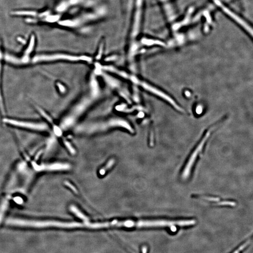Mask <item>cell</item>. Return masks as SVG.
<instances>
[{
    "instance_id": "cell-1",
    "label": "cell",
    "mask_w": 253,
    "mask_h": 253,
    "mask_svg": "<svg viewBox=\"0 0 253 253\" xmlns=\"http://www.w3.org/2000/svg\"><path fill=\"white\" fill-rule=\"evenodd\" d=\"M90 84L87 92L73 107L62 120L61 127L64 130L72 125L99 98L100 89H99L96 80L92 77Z\"/></svg>"
},
{
    "instance_id": "cell-2",
    "label": "cell",
    "mask_w": 253,
    "mask_h": 253,
    "mask_svg": "<svg viewBox=\"0 0 253 253\" xmlns=\"http://www.w3.org/2000/svg\"><path fill=\"white\" fill-rule=\"evenodd\" d=\"M123 79L130 81L133 84L137 85L141 87L143 90L146 91L149 93L152 94L153 95L157 97L162 100L167 102V103L170 105L172 107L177 111L180 112H184L183 108L180 106V105L170 95L166 92L163 90H161L159 88L153 85V84L148 82L140 79L135 75L130 74L126 72L123 75Z\"/></svg>"
},
{
    "instance_id": "cell-3",
    "label": "cell",
    "mask_w": 253,
    "mask_h": 253,
    "mask_svg": "<svg viewBox=\"0 0 253 253\" xmlns=\"http://www.w3.org/2000/svg\"><path fill=\"white\" fill-rule=\"evenodd\" d=\"M102 122L89 123L82 125L77 128V131L86 133H94L99 131H101L108 130L112 127H120L125 128L131 133L134 132V130L130 123L123 118L116 117L110 118Z\"/></svg>"
},
{
    "instance_id": "cell-4",
    "label": "cell",
    "mask_w": 253,
    "mask_h": 253,
    "mask_svg": "<svg viewBox=\"0 0 253 253\" xmlns=\"http://www.w3.org/2000/svg\"><path fill=\"white\" fill-rule=\"evenodd\" d=\"M6 224L11 226H22V227H56L66 228L67 222L52 221V220H27L19 218H9L6 221Z\"/></svg>"
},
{
    "instance_id": "cell-5",
    "label": "cell",
    "mask_w": 253,
    "mask_h": 253,
    "mask_svg": "<svg viewBox=\"0 0 253 253\" xmlns=\"http://www.w3.org/2000/svg\"><path fill=\"white\" fill-rule=\"evenodd\" d=\"M66 61L72 62H86L91 63L92 59L87 56H74L64 53H55L51 55H41L35 56L33 59V62L52 61Z\"/></svg>"
},
{
    "instance_id": "cell-6",
    "label": "cell",
    "mask_w": 253,
    "mask_h": 253,
    "mask_svg": "<svg viewBox=\"0 0 253 253\" xmlns=\"http://www.w3.org/2000/svg\"><path fill=\"white\" fill-rule=\"evenodd\" d=\"M215 128V127H212L210 128L209 130L206 132L202 138L200 140V142L198 143L197 146L194 149V151L191 153V155L190 156L189 159L187 160V162L186 164L184 169L183 170L182 174L183 178H187L190 176L193 166L195 163L197 157L199 154V153H201V151H202L204 145L206 143L207 141H208L210 134Z\"/></svg>"
},
{
    "instance_id": "cell-7",
    "label": "cell",
    "mask_w": 253,
    "mask_h": 253,
    "mask_svg": "<svg viewBox=\"0 0 253 253\" xmlns=\"http://www.w3.org/2000/svg\"><path fill=\"white\" fill-rule=\"evenodd\" d=\"M4 122L10 125L24 128H28L31 130H35L38 131H45L48 129V126L45 123H33L30 122H23L19 121L14 120L8 119H5Z\"/></svg>"
},
{
    "instance_id": "cell-8",
    "label": "cell",
    "mask_w": 253,
    "mask_h": 253,
    "mask_svg": "<svg viewBox=\"0 0 253 253\" xmlns=\"http://www.w3.org/2000/svg\"><path fill=\"white\" fill-rule=\"evenodd\" d=\"M213 1L214 2L215 4H216L217 6L220 7V9L226 14H227L228 16L231 17L232 19L234 20L236 22H237L240 25L242 26V27L244 29H245L246 30V31L252 35V29L250 27L249 25L247 24L246 22H245L241 18L239 17L238 16H237V15H236L235 13L233 12L231 10L229 9L227 7L225 6L224 4H222L221 2H220L219 0H213Z\"/></svg>"
},
{
    "instance_id": "cell-9",
    "label": "cell",
    "mask_w": 253,
    "mask_h": 253,
    "mask_svg": "<svg viewBox=\"0 0 253 253\" xmlns=\"http://www.w3.org/2000/svg\"><path fill=\"white\" fill-rule=\"evenodd\" d=\"M34 166L35 167V169L38 171L68 170L71 168V166L68 164L61 163L51 164L47 165H43L40 166L35 165Z\"/></svg>"
},
{
    "instance_id": "cell-10",
    "label": "cell",
    "mask_w": 253,
    "mask_h": 253,
    "mask_svg": "<svg viewBox=\"0 0 253 253\" xmlns=\"http://www.w3.org/2000/svg\"><path fill=\"white\" fill-rule=\"evenodd\" d=\"M195 197L201 199L202 200H205L207 202H210L212 203L219 206H234L236 205V203L231 201H220V199L219 197H214V196H209V195H196Z\"/></svg>"
},
{
    "instance_id": "cell-11",
    "label": "cell",
    "mask_w": 253,
    "mask_h": 253,
    "mask_svg": "<svg viewBox=\"0 0 253 253\" xmlns=\"http://www.w3.org/2000/svg\"><path fill=\"white\" fill-rule=\"evenodd\" d=\"M70 210L72 212L74 213L76 216H77L80 218H81V219L84 220V221H87L88 220V218L86 217L81 211H80V210L75 206L73 205H71L70 207Z\"/></svg>"
},
{
    "instance_id": "cell-12",
    "label": "cell",
    "mask_w": 253,
    "mask_h": 253,
    "mask_svg": "<svg viewBox=\"0 0 253 253\" xmlns=\"http://www.w3.org/2000/svg\"><path fill=\"white\" fill-rule=\"evenodd\" d=\"M115 163V160L113 159H110L108 161L107 165L105 167H104L103 168H101L99 171V174L101 175H104L105 174H106V172L110 168H111L114 165Z\"/></svg>"
},
{
    "instance_id": "cell-13",
    "label": "cell",
    "mask_w": 253,
    "mask_h": 253,
    "mask_svg": "<svg viewBox=\"0 0 253 253\" xmlns=\"http://www.w3.org/2000/svg\"><path fill=\"white\" fill-rule=\"evenodd\" d=\"M34 41H35L34 37L33 36H32V37H31V40H30V42L29 45L28 47L27 48L26 51H25V58H26V57H27L31 53L32 51L33 50V48L34 47Z\"/></svg>"
},
{
    "instance_id": "cell-14",
    "label": "cell",
    "mask_w": 253,
    "mask_h": 253,
    "mask_svg": "<svg viewBox=\"0 0 253 253\" xmlns=\"http://www.w3.org/2000/svg\"><path fill=\"white\" fill-rule=\"evenodd\" d=\"M8 202L7 200H5L4 203L1 204V205L0 207V222L1 221V219L3 218L4 214L7 207H8Z\"/></svg>"
},
{
    "instance_id": "cell-15",
    "label": "cell",
    "mask_w": 253,
    "mask_h": 253,
    "mask_svg": "<svg viewBox=\"0 0 253 253\" xmlns=\"http://www.w3.org/2000/svg\"><path fill=\"white\" fill-rule=\"evenodd\" d=\"M250 242V241L249 240L245 242L243 245H242L241 246L239 247L237 249L235 250V251L233 253H239V252H241V251H242V250L244 249H245V247H246L249 244Z\"/></svg>"
},
{
    "instance_id": "cell-16",
    "label": "cell",
    "mask_w": 253,
    "mask_h": 253,
    "mask_svg": "<svg viewBox=\"0 0 253 253\" xmlns=\"http://www.w3.org/2000/svg\"><path fill=\"white\" fill-rule=\"evenodd\" d=\"M64 143L72 154H75L76 153V151L74 149V148L67 141H64Z\"/></svg>"
},
{
    "instance_id": "cell-17",
    "label": "cell",
    "mask_w": 253,
    "mask_h": 253,
    "mask_svg": "<svg viewBox=\"0 0 253 253\" xmlns=\"http://www.w3.org/2000/svg\"><path fill=\"white\" fill-rule=\"evenodd\" d=\"M14 14L17 15H28L33 16L36 15V13L34 12H17L14 13Z\"/></svg>"
},
{
    "instance_id": "cell-18",
    "label": "cell",
    "mask_w": 253,
    "mask_h": 253,
    "mask_svg": "<svg viewBox=\"0 0 253 253\" xmlns=\"http://www.w3.org/2000/svg\"><path fill=\"white\" fill-rule=\"evenodd\" d=\"M64 184H65V185H66L67 187H68L69 188H71V190L73 191V192H75V193H76L77 194L78 193V191H77V190H76V188L71 183L69 182H68V181H66V182H64Z\"/></svg>"
},
{
    "instance_id": "cell-19",
    "label": "cell",
    "mask_w": 253,
    "mask_h": 253,
    "mask_svg": "<svg viewBox=\"0 0 253 253\" xmlns=\"http://www.w3.org/2000/svg\"><path fill=\"white\" fill-rule=\"evenodd\" d=\"M1 63H0V86H1ZM0 108H1L2 111H4V105L2 103L1 92V87H0Z\"/></svg>"
}]
</instances>
